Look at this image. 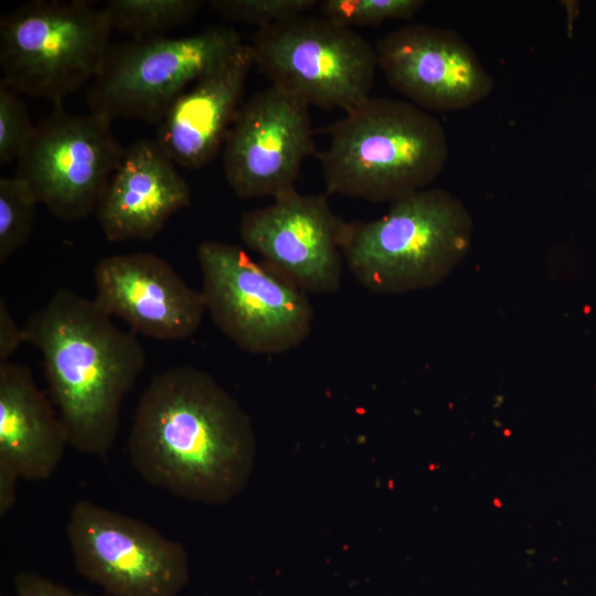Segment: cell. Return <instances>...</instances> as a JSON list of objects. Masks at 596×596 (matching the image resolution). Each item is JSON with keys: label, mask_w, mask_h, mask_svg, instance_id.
Listing matches in <instances>:
<instances>
[{"label": "cell", "mask_w": 596, "mask_h": 596, "mask_svg": "<svg viewBox=\"0 0 596 596\" xmlns=\"http://www.w3.org/2000/svg\"><path fill=\"white\" fill-rule=\"evenodd\" d=\"M149 485L202 504H225L246 487L256 455L252 421L217 381L178 365L143 391L127 439Z\"/></svg>", "instance_id": "obj_1"}, {"label": "cell", "mask_w": 596, "mask_h": 596, "mask_svg": "<svg viewBox=\"0 0 596 596\" xmlns=\"http://www.w3.org/2000/svg\"><path fill=\"white\" fill-rule=\"evenodd\" d=\"M42 354L51 401L68 445L106 457L120 424L124 397L146 364L134 333L119 329L95 300L57 289L23 328Z\"/></svg>", "instance_id": "obj_2"}, {"label": "cell", "mask_w": 596, "mask_h": 596, "mask_svg": "<svg viewBox=\"0 0 596 596\" xmlns=\"http://www.w3.org/2000/svg\"><path fill=\"white\" fill-rule=\"evenodd\" d=\"M329 134L317 153L329 194L392 203L427 189L448 158L443 125L411 102L370 96Z\"/></svg>", "instance_id": "obj_3"}, {"label": "cell", "mask_w": 596, "mask_h": 596, "mask_svg": "<svg viewBox=\"0 0 596 596\" xmlns=\"http://www.w3.org/2000/svg\"><path fill=\"white\" fill-rule=\"evenodd\" d=\"M473 221L443 189H424L391 203L381 217L348 223L343 260L366 289L402 294L433 287L468 255Z\"/></svg>", "instance_id": "obj_4"}, {"label": "cell", "mask_w": 596, "mask_h": 596, "mask_svg": "<svg viewBox=\"0 0 596 596\" xmlns=\"http://www.w3.org/2000/svg\"><path fill=\"white\" fill-rule=\"evenodd\" d=\"M111 32L103 9L87 1L25 3L0 21L1 82L61 104L98 75Z\"/></svg>", "instance_id": "obj_5"}, {"label": "cell", "mask_w": 596, "mask_h": 596, "mask_svg": "<svg viewBox=\"0 0 596 596\" xmlns=\"http://www.w3.org/2000/svg\"><path fill=\"white\" fill-rule=\"evenodd\" d=\"M196 255L205 309L240 349L280 354L306 341L315 312L305 291L236 244L205 241Z\"/></svg>", "instance_id": "obj_6"}, {"label": "cell", "mask_w": 596, "mask_h": 596, "mask_svg": "<svg viewBox=\"0 0 596 596\" xmlns=\"http://www.w3.org/2000/svg\"><path fill=\"white\" fill-rule=\"evenodd\" d=\"M249 45L270 85L308 106L349 113L371 96L376 51L351 28L302 14L258 29Z\"/></svg>", "instance_id": "obj_7"}, {"label": "cell", "mask_w": 596, "mask_h": 596, "mask_svg": "<svg viewBox=\"0 0 596 596\" xmlns=\"http://www.w3.org/2000/svg\"><path fill=\"white\" fill-rule=\"evenodd\" d=\"M243 44L233 28L215 25L183 38L131 39L111 44L86 91L91 113L159 124L189 85Z\"/></svg>", "instance_id": "obj_8"}, {"label": "cell", "mask_w": 596, "mask_h": 596, "mask_svg": "<svg viewBox=\"0 0 596 596\" xmlns=\"http://www.w3.org/2000/svg\"><path fill=\"white\" fill-rule=\"evenodd\" d=\"M125 151L110 119L73 114L56 104L33 126L15 177L55 217L79 221L96 212Z\"/></svg>", "instance_id": "obj_9"}, {"label": "cell", "mask_w": 596, "mask_h": 596, "mask_svg": "<svg viewBox=\"0 0 596 596\" xmlns=\"http://www.w3.org/2000/svg\"><path fill=\"white\" fill-rule=\"evenodd\" d=\"M65 532L77 572L109 596H177L188 584L183 545L139 519L79 500Z\"/></svg>", "instance_id": "obj_10"}, {"label": "cell", "mask_w": 596, "mask_h": 596, "mask_svg": "<svg viewBox=\"0 0 596 596\" xmlns=\"http://www.w3.org/2000/svg\"><path fill=\"white\" fill-rule=\"evenodd\" d=\"M309 107L274 85L242 104L223 147L225 179L236 196L274 200L296 190L315 152Z\"/></svg>", "instance_id": "obj_11"}, {"label": "cell", "mask_w": 596, "mask_h": 596, "mask_svg": "<svg viewBox=\"0 0 596 596\" xmlns=\"http://www.w3.org/2000/svg\"><path fill=\"white\" fill-rule=\"evenodd\" d=\"M345 225L324 195L294 190L244 213L240 235L263 263L306 294H331L341 285Z\"/></svg>", "instance_id": "obj_12"}, {"label": "cell", "mask_w": 596, "mask_h": 596, "mask_svg": "<svg viewBox=\"0 0 596 596\" xmlns=\"http://www.w3.org/2000/svg\"><path fill=\"white\" fill-rule=\"evenodd\" d=\"M374 47L389 84L422 109L461 110L493 89L475 50L454 30L407 24L380 38Z\"/></svg>", "instance_id": "obj_13"}, {"label": "cell", "mask_w": 596, "mask_h": 596, "mask_svg": "<svg viewBox=\"0 0 596 596\" xmlns=\"http://www.w3.org/2000/svg\"><path fill=\"white\" fill-rule=\"evenodd\" d=\"M93 276L98 307L126 321L137 333L179 341L194 334L202 323L206 309L201 291L191 288L155 254L104 257L95 265Z\"/></svg>", "instance_id": "obj_14"}, {"label": "cell", "mask_w": 596, "mask_h": 596, "mask_svg": "<svg viewBox=\"0 0 596 596\" xmlns=\"http://www.w3.org/2000/svg\"><path fill=\"white\" fill-rule=\"evenodd\" d=\"M253 65L252 47L243 43L170 106L159 123L156 141L174 164L199 169L219 155L244 103Z\"/></svg>", "instance_id": "obj_15"}, {"label": "cell", "mask_w": 596, "mask_h": 596, "mask_svg": "<svg viewBox=\"0 0 596 596\" xmlns=\"http://www.w3.org/2000/svg\"><path fill=\"white\" fill-rule=\"evenodd\" d=\"M190 204L174 162L156 140L140 139L126 149L95 213L108 241H148Z\"/></svg>", "instance_id": "obj_16"}, {"label": "cell", "mask_w": 596, "mask_h": 596, "mask_svg": "<svg viewBox=\"0 0 596 596\" xmlns=\"http://www.w3.org/2000/svg\"><path fill=\"white\" fill-rule=\"evenodd\" d=\"M66 445L62 421L31 370L0 363V464L19 478L45 480L58 467Z\"/></svg>", "instance_id": "obj_17"}, {"label": "cell", "mask_w": 596, "mask_h": 596, "mask_svg": "<svg viewBox=\"0 0 596 596\" xmlns=\"http://www.w3.org/2000/svg\"><path fill=\"white\" fill-rule=\"evenodd\" d=\"M202 4L199 0H110L102 9L113 30L131 39H148L187 24Z\"/></svg>", "instance_id": "obj_18"}, {"label": "cell", "mask_w": 596, "mask_h": 596, "mask_svg": "<svg viewBox=\"0 0 596 596\" xmlns=\"http://www.w3.org/2000/svg\"><path fill=\"white\" fill-rule=\"evenodd\" d=\"M38 204L35 195L24 181L15 175L0 179L1 265L29 241Z\"/></svg>", "instance_id": "obj_19"}, {"label": "cell", "mask_w": 596, "mask_h": 596, "mask_svg": "<svg viewBox=\"0 0 596 596\" xmlns=\"http://www.w3.org/2000/svg\"><path fill=\"white\" fill-rule=\"evenodd\" d=\"M423 0H323L322 17L341 25L375 26L389 20H409L423 8Z\"/></svg>", "instance_id": "obj_20"}, {"label": "cell", "mask_w": 596, "mask_h": 596, "mask_svg": "<svg viewBox=\"0 0 596 596\" xmlns=\"http://www.w3.org/2000/svg\"><path fill=\"white\" fill-rule=\"evenodd\" d=\"M317 0H213V10L221 17L258 29L306 14L319 6Z\"/></svg>", "instance_id": "obj_21"}, {"label": "cell", "mask_w": 596, "mask_h": 596, "mask_svg": "<svg viewBox=\"0 0 596 596\" xmlns=\"http://www.w3.org/2000/svg\"><path fill=\"white\" fill-rule=\"evenodd\" d=\"M30 115L18 93L0 81V164L19 159L32 132Z\"/></svg>", "instance_id": "obj_22"}, {"label": "cell", "mask_w": 596, "mask_h": 596, "mask_svg": "<svg viewBox=\"0 0 596 596\" xmlns=\"http://www.w3.org/2000/svg\"><path fill=\"white\" fill-rule=\"evenodd\" d=\"M15 596H93L74 592L40 574L21 572L13 581Z\"/></svg>", "instance_id": "obj_23"}, {"label": "cell", "mask_w": 596, "mask_h": 596, "mask_svg": "<svg viewBox=\"0 0 596 596\" xmlns=\"http://www.w3.org/2000/svg\"><path fill=\"white\" fill-rule=\"evenodd\" d=\"M25 342L23 328L20 329L10 312L4 298L0 297V363L9 362L19 347Z\"/></svg>", "instance_id": "obj_24"}, {"label": "cell", "mask_w": 596, "mask_h": 596, "mask_svg": "<svg viewBox=\"0 0 596 596\" xmlns=\"http://www.w3.org/2000/svg\"><path fill=\"white\" fill-rule=\"evenodd\" d=\"M18 475L0 464V515H6L15 503Z\"/></svg>", "instance_id": "obj_25"}]
</instances>
